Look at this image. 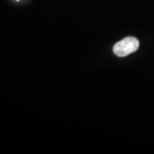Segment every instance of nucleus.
<instances>
[{"label": "nucleus", "mask_w": 154, "mask_h": 154, "mask_svg": "<svg viewBox=\"0 0 154 154\" xmlns=\"http://www.w3.org/2000/svg\"><path fill=\"white\" fill-rule=\"evenodd\" d=\"M140 46V41L135 37H126L117 42L113 47V52L116 55L122 57L135 52Z\"/></svg>", "instance_id": "nucleus-1"}, {"label": "nucleus", "mask_w": 154, "mask_h": 154, "mask_svg": "<svg viewBox=\"0 0 154 154\" xmlns=\"http://www.w3.org/2000/svg\"><path fill=\"white\" fill-rule=\"evenodd\" d=\"M17 1H18V0H17Z\"/></svg>", "instance_id": "nucleus-2"}]
</instances>
